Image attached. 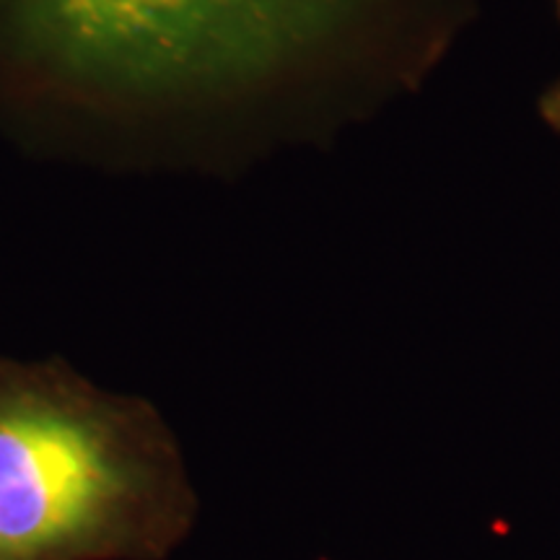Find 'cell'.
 Returning a JSON list of instances; mask_svg holds the SVG:
<instances>
[{
    "label": "cell",
    "instance_id": "1",
    "mask_svg": "<svg viewBox=\"0 0 560 560\" xmlns=\"http://www.w3.org/2000/svg\"><path fill=\"white\" fill-rule=\"evenodd\" d=\"M478 0H0L21 50L122 91L255 96L342 79L366 109L408 100Z\"/></svg>",
    "mask_w": 560,
    "mask_h": 560
},
{
    "label": "cell",
    "instance_id": "2",
    "mask_svg": "<svg viewBox=\"0 0 560 560\" xmlns=\"http://www.w3.org/2000/svg\"><path fill=\"white\" fill-rule=\"evenodd\" d=\"M195 516L156 402L0 353V560H170Z\"/></svg>",
    "mask_w": 560,
    "mask_h": 560
},
{
    "label": "cell",
    "instance_id": "3",
    "mask_svg": "<svg viewBox=\"0 0 560 560\" xmlns=\"http://www.w3.org/2000/svg\"><path fill=\"white\" fill-rule=\"evenodd\" d=\"M537 112H540L542 122L560 136V79L542 91L540 102H537Z\"/></svg>",
    "mask_w": 560,
    "mask_h": 560
},
{
    "label": "cell",
    "instance_id": "4",
    "mask_svg": "<svg viewBox=\"0 0 560 560\" xmlns=\"http://www.w3.org/2000/svg\"><path fill=\"white\" fill-rule=\"evenodd\" d=\"M556 13H558V19H560V0H556Z\"/></svg>",
    "mask_w": 560,
    "mask_h": 560
}]
</instances>
